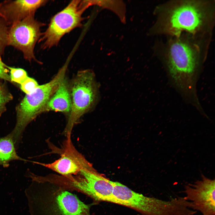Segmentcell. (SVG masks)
Returning a JSON list of instances; mask_svg holds the SVG:
<instances>
[{
  "mask_svg": "<svg viewBox=\"0 0 215 215\" xmlns=\"http://www.w3.org/2000/svg\"><path fill=\"white\" fill-rule=\"evenodd\" d=\"M44 25L35 19L34 15L15 23L8 29V45L12 46L21 51L24 58L28 61H37L34 49L42 36L41 28Z\"/></svg>",
  "mask_w": 215,
  "mask_h": 215,
  "instance_id": "cell-9",
  "label": "cell"
},
{
  "mask_svg": "<svg viewBox=\"0 0 215 215\" xmlns=\"http://www.w3.org/2000/svg\"><path fill=\"white\" fill-rule=\"evenodd\" d=\"M199 64L196 52L188 43L179 40L171 44L167 61L170 76L182 92L195 99Z\"/></svg>",
  "mask_w": 215,
  "mask_h": 215,
  "instance_id": "cell-3",
  "label": "cell"
},
{
  "mask_svg": "<svg viewBox=\"0 0 215 215\" xmlns=\"http://www.w3.org/2000/svg\"><path fill=\"white\" fill-rule=\"evenodd\" d=\"M12 95L0 84V116L5 109V106L12 99Z\"/></svg>",
  "mask_w": 215,
  "mask_h": 215,
  "instance_id": "cell-18",
  "label": "cell"
},
{
  "mask_svg": "<svg viewBox=\"0 0 215 215\" xmlns=\"http://www.w3.org/2000/svg\"><path fill=\"white\" fill-rule=\"evenodd\" d=\"M202 179L185 186L184 199L192 202V209L202 215H215V181L202 174Z\"/></svg>",
  "mask_w": 215,
  "mask_h": 215,
  "instance_id": "cell-10",
  "label": "cell"
},
{
  "mask_svg": "<svg viewBox=\"0 0 215 215\" xmlns=\"http://www.w3.org/2000/svg\"><path fill=\"white\" fill-rule=\"evenodd\" d=\"M71 134L66 135L67 139L62 147L60 157L49 163H36L51 170L63 176L77 174L81 170L93 168L92 165L75 148L71 139Z\"/></svg>",
  "mask_w": 215,
  "mask_h": 215,
  "instance_id": "cell-11",
  "label": "cell"
},
{
  "mask_svg": "<svg viewBox=\"0 0 215 215\" xmlns=\"http://www.w3.org/2000/svg\"><path fill=\"white\" fill-rule=\"evenodd\" d=\"M112 184L117 204L136 210L141 215H193L197 212L191 209L192 202L184 197L164 200L136 192L117 182L112 181Z\"/></svg>",
  "mask_w": 215,
  "mask_h": 215,
  "instance_id": "cell-2",
  "label": "cell"
},
{
  "mask_svg": "<svg viewBox=\"0 0 215 215\" xmlns=\"http://www.w3.org/2000/svg\"><path fill=\"white\" fill-rule=\"evenodd\" d=\"M203 3L194 1L178 3L167 12L165 25L167 31L174 35L185 31L195 33L201 29L207 17Z\"/></svg>",
  "mask_w": 215,
  "mask_h": 215,
  "instance_id": "cell-8",
  "label": "cell"
},
{
  "mask_svg": "<svg viewBox=\"0 0 215 215\" xmlns=\"http://www.w3.org/2000/svg\"><path fill=\"white\" fill-rule=\"evenodd\" d=\"M98 85L93 72L90 70L79 71L73 79L70 90L71 108L65 134H71L74 126L80 118L95 105Z\"/></svg>",
  "mask_w": 215,
  "mask_h": 215,
  "instance_id": "cell-5",
  "label": "cell"
},
{
  "mask_svg": "<svg viewBox=\"0 0 215 215\" xmlns=\"http://www.w3.org/2000/svg\"><path fill=\"white\" fill-rule=\"evenodd\" d=\"M55 181L68 190L82 192L95 201L117 203L113 194L112 181L94 168L83 170L70 176H56Z\"/></svg>",
  "mask_w": 215,
  "mask_h": 215,
  "instance_id": "cell-6",
  "label": "cell"
},
{
  "mask_svg": "<svg viewBox=\"0 0 215 215\" xmlns=\"http://www.w3.org/2000/svg\"><path fill=\"white\" fill-rule=\"evenodd\" d=\"M0 53V79L10 81V76L8 74V70L6 65L2 62Z\"/></svg>",
  "mask_w": 215,
  "mask_h": 215,
  "instance_id": "cell-19",
  "label": "cell"
},
{
  "mask_svg": "<svg viewBox=\"0 0 215 215\" xmlns=\"http://www.w3.org/2000/svg\"><path fill=\"white\" fill-rule=\"evenodd\" d=\"M21 85V90L26 94L33 92L39 86L37 81L34 79L27 77Z\"/></svg>",
  "mask_w": 215,
  "mask_h": 215,
  "instance_id": "cell-17",
  "label": "cell"
},
{
  "mask_svg": "<svg viewBox=\"0 0 215 215\" xmlns=\"http://www.w3.org/2000/svg\"><path fill=\"white\" fill-rule=\"evenodd\" d=\"M90 6L87 0H73L54 15L39 41L42 43L41 48L45 49L57 45L65 34L81 26L82 14Z\"/></svg>",
  "mask_w": 215,
  "mask_h": 215,
  "instance_id": "cell-7",
  "label": "cell"
},
{
  "mask_svg": "<svg viewBox=\"0 0 215 215\" xmlns=\"http://www.w3.org/2000/svg\"><path fill=\"white\" fill-rule=\"evenodd\" d=\"M7 24L0 17V53L2 54L7 44L8 29Z\"/></svg>",
  "mask_w": 215,
  "mask_h": 215,
  "instance_id": "cell-16",
  "label": "cell"
},
{
  "mask_svg": "<svg viewBox=\"0 0 215 215\" xmlns=\"http://www.w3.org/2000/svg\"><path fill=\"white\" fill-rule=\"evenodd\" d=\"M7 67L10 70V81L21 84L27 78V72L24 69L8 67Z\"/></svg>",
  "mask_w": 215,
  "mask_h": 215,
  "instance_id": "cell-15",
  "label": "cell"
},
{
  "mask_svg": "<svg viewBox=\"0 0 215 215\" xmlns=\"http://www.w3.org/2000/svg\"><path fill=\"white\" fill-rule=\"evenodd\" d=\"M71 108L70 91L68 82L65 77L45 105L42 113L51 111L70 113Z\"/></svg>",
  "mask_w": 215,
  "mask_h": 215,
  "instance_id": "cell-13",
  "label": "cell"
},
{
  "mask_svg": "<svg viewBox=\"0 0 215 215\" xmlns=\"http://www.w3.org/2000/svg\"><path fill=\"white\" fill-rule=\"evenodd\" d=\"M25 191L31 215H90V206L71 191L41 176Z\"/></svg>",
  "mask_w": 215,
  "mask_h": 215,
  "instance_id": "cell-1",
  "label": "cell"
},
{
  "mask_svg": "<svg viewBox=\"0 0 215 215\" xmlns=\"http://www.w3.org/2000/svg\"><path fill=\"white\" fill-rule=\"evenodd\" d=\"M16 148L14 142L9 134L0 138V164L4 167H8L12 161H28L19 156Z\"/></svg>",
  "mask_w": 215,
  "mask_h": 215,
  "instance_id": "cell-14",
  "label": "cell"
},
{
  "mask_svg": "<svg viewBox=\"0 0 215 215\" xmlns=\"http://www.w3.org/2000/svg\"><path fill=\"white\" fill-rule=\"evenodd\" d=\"M66 63L48 82L39 86L30 94H26L16 108V121L13 130L17 136L22 135L27 125L42 113L45 105L54 93L65 77Z\"/></svg>",
  "mask_w": 215,
  "mask_h": 215,
  "instance_id": "cell-4",
  "label": "cell"
},
{
  "mask_svg": "<svg viewBox=\"0 0 215 215\" xmlns=\"http://www.w3.org/2000/svg\"><path fill=\"white\" fill-rule=\"evenodd\" d=\"M47 0H7L0 3V17L7 24L12 25L34 15L36 11Z\"/></svg>",
  "mask_w": 215,
  "mask_h": 215,
  "instance_id": "cell-12",
  "label": "cell"
}]
</instances>
